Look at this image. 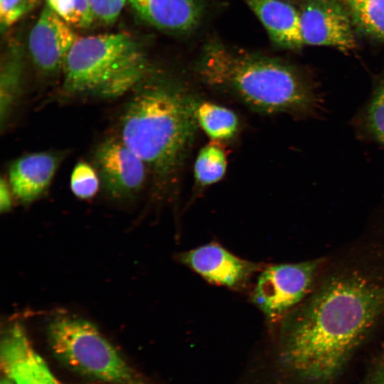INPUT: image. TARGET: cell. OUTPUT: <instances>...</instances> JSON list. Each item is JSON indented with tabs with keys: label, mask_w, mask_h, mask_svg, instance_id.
I'll return each mask as SVG.
<instances>
[{
	"label": "cell",
	"mask_w": 384,
	"mask_h": 384,
	"mask_svg": "<svg viewBox=\"0 0 384 384\" xmlns=\"http://www.w3.org/2000/svg\"><path fill=\"white\" fill-rule=\"evenodd\" d=\"M282 384H352L384 341V218L324 256L310 294L278 324Z\"/></svg>",
	"instance_id": "1"
},
{
	"label": "cell",
	"mask_w": 384,
	"mask_h": 384,
	"mask_svg": "<svg viewBox=\"0 0 384 384\" xmlns=\"http://www.w3.org/2000/svg\"><path fill=\"white\" fill-rule=\"evenodd\" d=\"M198 103L180 82L150 75L126 107L119 137L159 183H173L182 167L198 125Z\"/></svg>",
	"instance_id": "2"
},
{
	"label": "cell",
	"mask_w": 384,
	"mask_h": 384,
	"mask_svg": "<svg viewBox=\"0 0 384 384\" xmlns=\"http://www.w3.org/2000/svg\"><path fill=\"white\" fill-rule=\"evenodd\" d=\"M197 70L207 85L257 111L312 117L321 107L316 85L278 59L235 50L213 41L204 46Z\"/></svg>",
	"instance_id": "3"
},
{
	"label": "cell",
	"mask_w": 384,
	"mask_h": 384,
	"mask_svg": "<svg viewBox=\"0 0 384 384\" xmlns=\"http://www.w3.org/2000/svg\"><path fill=\"white\" fill-rule=\"evenodd\" d=\"M62 72L65 92L114 98L137 87L151 69L132 36L113 33L78 37Z\"/></svg>",
	"instance_id": "4"
},
{
	"label": "cell",
	"mask_w": 384,
	"mask_h": 384,
	"mask_svg": "<svg viewBox=\"0 0 384 384\" xmlns=\"http://www.w3.org/2000/svg\"><path fill=\"white\" fill-rule=\"evenodd\" d=\"M48 337L55 356L73 370L110 384H144L92 323L60 316L51 321Z\"/></svg>",
	"instance_id": "5"
},
{
	"label": "cell",
	"mask_w": 384,
	"mask_h": 384,
	"mask_svg": "<svg viewBox=\"0 0 384 384\" xmlns=\"http://www.w3.org/2000/svg\"><path fill=\"white\" fill-rule=\"evenodd\" d=\"M324 256L262 269L251 294V300L272 323L277 324L313 289Z\"/></svg>",
	"instance_id": "6"
},
{
	"label": "cell",
	"mask_w": 384,
	"mask_h": 384,
	"mask_svg": "<svg viewBox=\"0 0 384 384\" xmlns=\"http://www.w3.org/2000/svg\"><path fill=\"white\" fill-rule=\"evenodd\" d=\"M338 0H309L300 16L304 44L348 51L356 46L351 14Z\"/></svg>",
	"instance_id": "7"
},
{
	"label": "cell",
	"mask_w": 384,
	"mask_h": 384,
	"mask_svg": "<svg viewBox=\"0 0 384 384\" xmlns=\"http://www.w3.org/2000/svg\"><path fill=\"white\" fill-rule=\"evenodd\" d=\"M94 160L102 185L110 196L124 198L141 190L146 166L119 137L100 143Z\"/></svg>",
	"instance_id": "8"
},
{
	"label": "cell",
	"mask_w": 384,
	"mask_h": 384,
	"mask_svg": "<svg viewBox=\"0 0 384 384\" xmlns=\"http://www.w3.org/2000/svg\"><path fill=\"white\" fill-rule=\"evenodd\" d=\"M177 257L210 283L234 290L246 287L261 269L260 265L242 259L215 242L181 252Z\"/></svg>",
	"instance_id": "9"
},
{
	"label": "cell",
	"mask_w": 384,
	"mask_h": 384,
	"mask_svg": "<svg viewBox=\"0 0 384 384\" xmlns=\"http://www.w3.org/2000/svg\"><path fill=\"white\" fill-rule=\"evenodd\" d=\"M73 28L44 5L28 38L31 59L40 72L54 75L63 70L66 56L78 38Z\"/></svg>",
	"instance_id": "10"
},
{
	"label": "cell",
	"mask_w": 384,
	"mask_h": 384,
	"mask_svg": "<svg viewBox=\"0 0 384 384\" xmlns=\"http://www.w3.org/2000/svg\"><path fill=\"white\" fill-rule=\"evenodd\" d=\"M0 353L1 370L16 384H60L20 325L6 331Z\"/></svg>",
	"instance_id": "11"
},
{
	"label": "cell",
	"mask_w": 384,
	"mask_h": 384,
	"mask_svg": "<svg viewBox=\"0 0 384 384\" xmlns=\"http://www.w3.org/2000/svg\"><path fill=\"white\" fill-rule=\"evenodd\" d=\"M144 22L171 33H183L200 22L203 6L200 0H128Z\"/></svg>",
	"instance_id": "12"
},
{
	"label": "cell",
	"mask_w": 384,
	"mask_h": 384,
	"mask_svg": "<svg viewBox=\"0 0 384 384\" xmlns=\"http://www.w3.org/2000/svg\"><path fill=\"white\" fill-rule=\"evenodd\" d=\"M60 160L57 153L43 151L14 161L9 169V181L14 195L24 203L37 198L50 185Z\"/></svg>",
	"instance_id": "13"
},
{
	"label": "cell",
	"mask_w": 384,
	"mask_h": 384,
	"mask_svg": "<svg viewBox=\"0 0 384 384\" xmlns=\"http://www.w3.org/2000/svg\"><path fill=\"white\" fill-rule=\"evenodd\" d=\"M269 36L279 46L299 49L304 44L299 11L282 0H245Z\"/></svg>",
	"instance_id": "14"
},
{
	"label": "cell",
	"mask_w": 384,
	"mask_h": 384,
	"mask_svg": "<svg viewBox=\"0 0 384 384\" xmlns=\"http://www.w3.org/2000/svg\"><path fill=\"white\" fill-rule=\"evenodd\" d=\"M22 46L10 43L4 53L1 70V122L3 126L15 102L21 86L23 70Z\"/></svg>",
	"instance_id": "15"
},
{
	"label": "cell",
	"mask_w": 384,
	"mask_h": 384,
	"mask_svg": "<svg viewBox=\"0 0 384 384\" xmlns=\"http://www.w3.org/2000/svg\"><path fill=\"white\" fill-rule=\"evenodd\" d=\"M198 125L213 140L223 141L232 139L238 129V119L229 109L218 105L199 102L196 110Z\"/></svg>",
	"instance_id": "16"
},
{
	"label": "cell",
	"mask_w": 384,
	"mask_h": 384,
	"mask_svg": "<svg viewBox=\"0 0 384 384\" xmlns=\"http://www.w3.org/2000/svg\"><path fill=\"white\" fill-rule=\"evenodd\" d=\"M355 121L364 137L384 147V75L375 81L368 100Z\"/></svg>",
	"instance_id": "17"
},
{
	"label": "cell",
	"mask_w": 384,
	"mask_h": 384,
	"mask_svg": "<svg viewBox=\"0 0 384 384\" xmlns=\"http://www.w3.org/2000/svg\"><path fill=\"white\" fill-rule=\"evenodd\" d=\"M352 20L365 33L384 40V0H342Z\"/></svg>",
	"instance_id": "18"
},
{
	"label": "cell",
	"mask_w": 384,
	"mask_h": 384,
	"mask_svg": "<svg viewBox=\"0 0 384 384\" xmlns=\"http://www.w3.org/2000/svg\"><path fill=\"white\" fill-rule=\"evenodd\" d=\"M226 167L224 150L216 143H210L198 154L194 165L195 178L201 186L211 185L223 177Z\"/></svg>",
	"instance_id": "19"
},
{
	"label": "cell",
	"mask_w": 384,
	"mask_h": 384,
	"mask_svg": "<svg viewBox=\"0 0 384 384\" xmlns=\"http://www.w3.org/2000/svg\"><path fill=\"white\" fill-rule=\"evenodd\" d=\"M46 4L75 28H87L95 21L86 0H46Z\"/></svg>",
	"instance_id": "20"
},
{
	"label": "cell",
	"mask_w": 384,
	"mask_h": 384,
	"mask_svg": "<svg viewBox=\"0 0 384 384\" xmlns=\"http://www.w3.org/2000/svg\"><path fill=\"white\" fill-rule=\"evenodd\" d=\"M100 185L99 176L95 169L84 161L78 162L70 176V188L80 198H90L95 196Z\"/></svg>",
	"instance_id": "21"
},
{
	"label": "cell",
	"mask_w": 384,
	"mask_h": 384,
	"mask_svg": "<svg viewBox=\"0 0 384 384\" xmlns=\"http://www.w3.org/2000/svg\"><path fill=\"white\" fill-rule=\"evenodd\" d=\"M40 0H0V29L3 34L31 12Z\"/></svg>",
	"instance_id": "22"
},
{
	"label": "cell",
	"mask_w": 384,
	"mask_h": 384,
	"mask_svg": "<svg viewBox=\"0 0 384 384\" xmlns=\"http://www.w3.org/2000/svg\"><path fill=\"white\" fill-rule=\"evenodd\" d=\"M352 384H384V342L374 351Z\"/></svg>",
	"instance_id": "23"
},
{
	"label": "cell",
	"mask_w": 384,
	"mask_h": 384,
	"mask_svg": "<svg viewBox=\"0 0 384 384\" xmlns=\"http://www.w3.org/2000/svg\"><path fill=\"white\" fill-rule=\"evenodd\" d=\"M128 0H86L95 21L114 23Z\"/></svg>",
	"instance_id": "24"
},
{
	"label": "cell",
	"mask_w": 384,
	"mask_h": 384,
	"mask_svg": "<svg viewBox=\"0 0 384 384\" xmlns=\"http://www.w3.org/2000/svg\"><path fill=\"white\" fill-rule=\"evenodd\" d=\"M7 182L1 178L0 181V210L6 212L11 207V195Z\"/></svg>",
	"instance_id": "25"
},
{
	"label": "cell",
	"mask_w": 384,
	"mask_h": 384,
	"mask_svg": "<svg viewBox=\"0 0 384 384\" xmlns=\"http://www.w3.org/2000/svg\"><path fill=\"white\" fill-rule=\"evenodd\" d=\"M0 384H16L14 381L5 377L2 378Z\"/></svg>",
	"instance_id": "26"
}]
</instances>
